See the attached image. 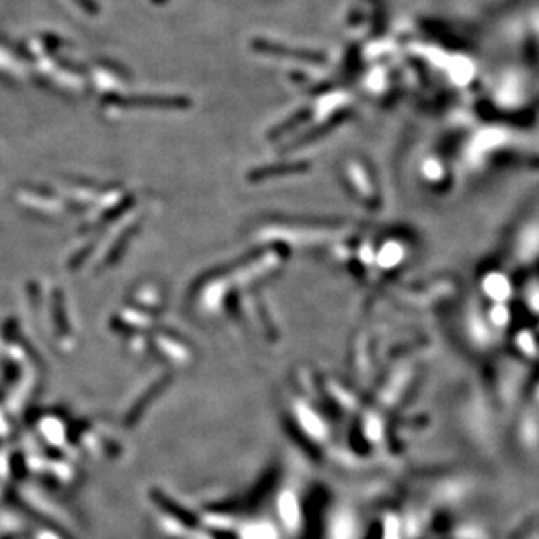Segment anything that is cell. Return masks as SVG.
I'll list each match as a JSON object with an SVG mask.
<instances>
[{
	"instance_id": "1",
	"label": "cell",
	"mask_w": 539,
	"mask_h": 539,
	"mask_svg": "<svg viewBox=\"0 0 539 539\" xmlns=\"http://www.w3.org/2000/svg\"><path fill=\"white\" fill-rule=\"evenodd\" d=\"M107 101H110V103L115 105V107H122V108H135V107L180 108L189 105V101L178 96H131V98L114 96Z\"/></svg>"
},
{
	"instance_id": "2",
	"label": "cell",
	"mask_w": 539,
	"mask_h": 539,
	"mask_svg": "<svg viewBox=\"0 0 539 539\" xmlns=\"http://www.w3.org/2000/svg\"><path fill=\"white\" fill-rule=\"evenodd\" d=\"M20 201L28 206H44V215H58L62 213V204L56 199H42L41 192H31V190H23L20 192Z\"/></svg>"
},
{
	"instance_id": "3",
	"label": "cell",
	"mask_w": 539,
	"mask_h": 539,
	"mask_svg": "<svg viewBox=\"0 0 539 539\" xmlns=\"http://www.w3.org/2000/svg\"><path fill=\"white\" fill-rule=\"evenodd\" d=\"M131 234H133V229H128V231L122 234V238L119 239V243H115V246L112 248L110 259L108 260H115L119 255H121V252H124L126 246H128V243H129V239H131Z\"/></svg>"
}]
</instances>
